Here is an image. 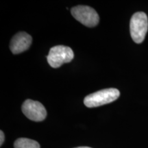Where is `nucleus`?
<instances>
[{
  "instance_id": "nucleus-1",
  "label": "nucleus",
  "mask_w": 148,
  "mask_h": 148,
  "mask_svg": "<svg viewBox=\"0 0 148 148\" xmlns=\"http://www.w3.org/2000/svg\"><path fill=\"white\" fill-rule=\"evenodd\" d=\"M119 95V90L116 88H105L86 96L84 99V103L88 108H95L115 101Z\"/></svg>"
},
{
  "instance_id": "nucleus-2",
  "label": "nucleus",
  "mask_w": 148,
  "mask_h": 148,
  "mask_svg": "<svg viewBox=\"0 0 148 148\" xmlns=\"http://www.w3.org/2000/svg\"><path fill=\"white\" fill-rule=\"evenodd\" d=\"M148 29L147 16L143 12L133 14L130 23V30L132 40L136 43H141L145 39Z\"/></svg>"
},
{
  "instance_id": "nucleus-3",
  "label": "nucleus",
  "mask_w": 148,
  "mask_h": 148,
  "mask_svg": "<svg viewBox=\"0 0 148 148\" xmlns=\"http://www.w3.org/2000/svg\"><path fill=\"white\" fill-rule=\"evenodd\" d=\"M74 58L71 48L64 45H56L51 47L47 56L48 63L53 68H58L64 63L70 62Z\"/></svg>"
},
{
  "instance_id": "nucleus-4",
  "label": "nucleus",
  "mask_w": 148,
  "mask_h": 148,
  "mask_svg": "<svg viewBox=\"0 0 148 148\" xmlns=\"http://www.w3.org/2000/svg\"><path fill=\"white\" fill-rule=\"evenodd\" d=\"M72 16L86 27H92L97 25L99 17L93 8L87 5H77L71 10Z\"/></svg>"
},
{
  "instance_id": "nucleus-5",
  "label": "nucleus",
  "mask_w": 148,
  "mask_h": 148,
  "mask_svg": "<svg viewBox=\"0 0 148 148\" xmlns=\"http://www.w3.org/2000/svg\"><path fill=\"white\" fill-rule=\"evenodd\" d=\"M22 112L29 119L34 121H42L46 118L47 111L39 101L27 99L22 105Z\"/></svg>"
},
{
  "instance_id": "nucleus-6",
  "label": "nucleus",
  "mask_w": 148,
  "mask_h": 148,
  "mask_svg": "<svg viewBox=\"0 0 148 148\" xmlns=\"http://www.w3.org/2000/svg\"><path fill=\"white\" fill-rule=\"evenodd\" d=\"M32 38L30 35L25 32L16 34L11 39L10 49L12 53L18 54L26 51L32 44Z\"/></svg>"
},
{
  "instance_id": "nucleus-7",
  "label": "nucleus",
  "mask_w": 148,
  "mask_h": 148,
  "mask_svg": "<svg viewBox=\"0 0 148 148\" xmlns=\"http://www.w3.org/2000/svg\"><path fill=\"white\" fill-rule=\"evenodd\" d=\"M14 148H40V145L36 140L27 138H20L14 143Z\"/></svg>"
},
{
  "instance_id": "nucleus-8",
  "label": "nucleus",
  "mask_w": 148,
  "mask_h": 148,
  "mask_svg": "<svg viewBox=\"0 0 148 148\" xmlns=\"http://www.w3.org/2000/svg\"><path fill=\"white\" fill-rule=\"evenodd\" d=\"M0 136H1V138H0V145H2L3 141H4V138H5L4 134H3L2 130L0 131Z\"/></svg>"
},
{
  "instance_id": "nucleus-9",
  "label": "nucleus",
  "mask_w": 148,
  "mask_h": 148,
  "mask_svg": "<svg viewBox=\"0 0 148 148\" xmlns=\"http://www.w3.org/2000/svg\"><path fill=\"white\" fill-rule=\"evenodd\" d=\"M75 148H91L89 147H75Z\"/></svg>"
}]
</instances>
